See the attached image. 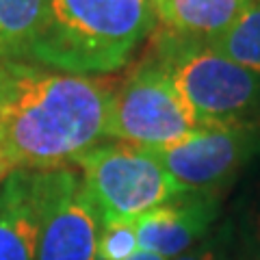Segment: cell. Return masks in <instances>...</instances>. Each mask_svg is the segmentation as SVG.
Segmentation results:
<instances>
[{
  "mask_svg": "<svg viewBox=\"0 0 260 260\" xmlns=\"http://www.w3.org/2000/svg\"><path fill=\"white\" fill-rule=\"evenodd\" d=\"M206 42L241 68L260 74V0H251L245 13L230 28Z\"/></svg>",
  "mask_w": 260,
  "mask_h": 260,
  "instance_id": "7c38bea8",
  "label": "cell"
},
{
  "mask_svg": "<svg viewBox=\"0 0 260 260\" xmlns=\"http://www.w3.org/2000/svg\"><path fill=\"white\" fill-rule=\"evenodd\" d=\"M139 249L137 223L130 217L102 219L98 234V260H126Z\"/></svg>",
  "mask_w": 260,
  "mask_h": 260,
  "instance_id": "5bb4252c",
  "label": "cell"
},
{
  "mask_svg": "<svg viewBox=\"0 0 260 260\" xmlns=\"http://www.w3.org/2000/svg\"><path fill=\"white\" fill-rule=\"evenodd\" d=\"M44 0H0V61H28Z\"/></svg>",
  "mask_w": 260,
  "mask_h": 260,
  "instance_id": "8fae6325",
  "label": "cell"
},
{
  "mask_svg": "<svg viewBox=\"0 0 260 260\" xmlns=\"http://www.w3.org/2000/svg\"><path fill=\"white\" fill-rule=\"evenodd\" d=\"M150 152L184 193L219 195L260 154V117L200 126L184 139Z\"/></svg>",
  "mask_w": 260,
  "mask_h": 260,
  "instance_id": "8992f818",
  "label": "cell"
},
{
  "mask_svg": "<svg viewBox=\"0 0 260 260\" xmlns=\"http://www.w3.org/2000/svg\"><path fill=\"white\" fill-rule=\"evenodd\" d=\"M72 167L78 169L102 219H137L184 193L148 148L126 141L98 143Z\"/></svg>",
  "mask_w": 260,
  "mask_h": 260,
  "instance_id": "277c9868",
  "label": "cell"
},
{
  "mask_svg": "<svg viewBox=\"0 0 260 260\" xmlns=\"http://www.w3.org/2000/svg\"><path fill=\"white\" fill-rule=\"evenodd\" d=\"M126 260H167V258H162L158 254H154V251H145V249H137L133 256L126 258Z\"/></svg>",
  "mask_w": 260,
  "mask_h": 260,
  "instance_id": "e0dca14e",
  "label": "cell"
},
{
  "mask_svg": "<svg viewBox=\"0 0 260 260\" xmlns=\"http://www.w3.org/2000/svg\"><path fill=\"white\" fill-rule=\"evenodd\" d=\"M172 260H251V256L241 239L239 228L228 221L210 230L198 245Z\"/></svg>",
  "mask_w": 260,
  "mask_h": 260,
  "instance_id": "4fadbf2b",
  "label": "cell"
},
{
  "mask_svg": "<svg viewBox=\"0 0 260 260\" xmlns=\"http://www.w3.org/2000/svg\"><path fill=\"white\" fill-rule=\"evenodd\" d=\"M39 230V172L15 169L0 184V260H35Z\"/></svg>",
  "mask_w": 260,
  "mask_h": 260,
  "instance_id": "9c48e42d",
  "label": "cell"
},
{
  "mask_svg": "<svg viewBox=\"0 0 260 260\" xmlns=\"http://www.w3.org/2000/svg\"><path fill=\"white\" fill-rule=\"evenodd\" d=\"M15 172V165L9 156V152L5 148V141H3V135H0V184H3L7 178Z\"/></svg>",
  "mask_w": 260,
  "mask_h": 260,
  "instance_id": "2e32d148",
  "label": "cell"
},
{
  "mask_svg": "<svg viewBox=\"0 0 260 260\" xmlns=\"http://www.w3.org/2000/svg\"><path fill=\"white\" fill-rule=\"evenodd\" d=\"M221 213L219 195L182 193L135 219L139 249L172 260L206 237Z\"/></svg>",
  "mask_w": 260,
  "mask_h": 260,
  "instance_id": "ba28073f",
  "label": "cell"
},
{
  "mask_svg": "<svg viewBox=\"0 0 260 260\" xmlns=\"http://www.w3.org/2000/svg\"><path fill=\"white\" fill-rule=\"evenodd\" d=\"M200 126L172 80L148 56L113 89L107 139L158 150L184 139Z\"/></svg>",
  "mask_w": 260,
  "mask_h": 260,
  "instance_id": "5b68a950",
  "label": "cell"
},
{
  "mask_svg": "<svg viewBox=\"0 0 260 260\" xmlns=\"http://www.w3.org/2000/svg\"><path fill=\"white\" fill-rule=\"evenodd\" d=\"M160 28L210 39L230 28L251 0H152Z\"/></svg>",
  "mask_w": 260,
  "mask_h": 260,
  "instance_id": "30bf717a",
  "label": "cell"
},
{
  "mask_svg": "<svg viewBox=\"0 0 260 260\" xmlns=\"http://www.w3.org/2000/svg\"><path fill=\"white\" fill-rule=\"evenodd\" d=\"M42 230L35 260H98L100 210L76 167L39 172Z\"/></svg>",
  "mask_w": 260,
  "mask_h": 260,
  "instance_id": "52a82bcc",
  "label": "cell"
},
{
  "mask_svg": "<svg viewBox=\"0 0 260 260\" xmlns=\"http://www.w3.org/2000/svg\"><path fill=\"white\" fill-rule=\"evenodd\" d=\"M113 85L32 61H0V135L15 169L72 167L107 139Z\"/></svg>",
  "mask_w": 260,
  "mask_h": 260,
  "instance_id": "6da1fadb",
  "label": "cell"
},
{
  "mask_svg": "<svg viewBox=\"0 0 260 260\" xmlns=\"http://www.w3.org/2000/svg\"><path fill=\"white\" fill-rule=\"evenodd\" d=\"M156 26L152 0H44L28 61L65 74H113Z\"/></svg>",
  "mask_w": 260,
  "mask_h": 260,
  "instance_id": "7a4b0ae2",
  "label": "cell"
},
{
  "mask_svg": "<svg viewBox=\"0 0 260 260\" xmlns=\"http://www.w3.org/2000/svg\"><path fill=\"white\" fill-rule=\"evenodd\" d=\"M237 228H239V234L243 243H245L251 260H260V186H256V191L245 208L243 223Z\"/></svg>",
  "mask_w": 260,
  "mask_h": 260,
  "instance_id": "9a60e30c",
  "label": "cell"
},
{
  "mask_svg": "<svg viewBox=\"0 0 260 260\" xmlns=\"http://www.w3.org/2000/svg\"><path fill=\"white\" fill-rule=\"evenodd\" d=\"M143 56L165 72L202 126L260 117V74L219 54L206 39L156 26Z\"/></svg>",
  "mask_w": 260,
  "mask_h": 260,
  "instance_id": "3957f363",
  "label": "cell"
}]
</instances>
